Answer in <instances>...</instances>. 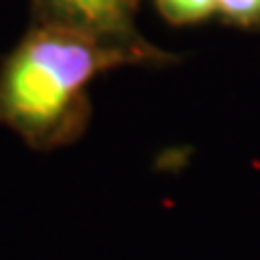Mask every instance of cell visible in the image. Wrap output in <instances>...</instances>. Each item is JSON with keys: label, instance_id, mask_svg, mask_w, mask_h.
<instances>
[{"label": "cell", "instance_id": "cell-2", "mask_svg": "<svg viewBox=\"0 0 260 260\" xmlns=\"http://www.w3.org/2000/svg\"><path fill=\"white\" fill-rule=\"evenodd\" d=\"M141 0H37L44 22L98 35L115 42H145L137 28Z\"/></svg>", "mask_w": 260, "mask_h": 260}, {"label": "cell", "instance_id": "cell-4", "mask_svg": "<svg viewBox=\"0 0 260 260\" xmlns=\"http://www.w3.org/2000/svg\"><path fill=\"white\" fill-rule=\"evenodd\" d=\"M217 18L241 30H260V0H217Z\"/></svg>", "mask_w": 260, "mask_h": 260}, {"label": "cell", "instance_id": "cell-1", "mask_svg": "<svg viewBox=\"0 0 260 260\" xmlns=\"http://www.w3.org/2000/svg\"><path fill=\"white\" fill-rule=\"evenodd\" d=\"M172 50L152 42H115L44 22L32 28L0 72V121L32 143L52 145L80 133L91 80L121 68H167Z\"/></svg>", "mask_w": 260, "mask_h": 260}, {"label": "cell", "instance_id": "cell-3", "mask_svg": "<svg viewBox=\"0 0 260 260\" xmlns=\"http://www.w3.org/2000/svg\"><path fill=\"white\" fill-rule=\"evenodd\" d=\"M154 5L160 18L174 26L202 24L217 13V0H154Z\"/></svg>", "mask_w": 260, "mask_h": 260}]
</instances>
